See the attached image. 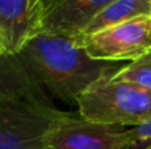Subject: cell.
<instances>
[{"instance_id":"obj_1","label":"cell","mask_w":151,"mask_h":149,"mask_svg":"<svg viewBox=\"0 0 151 149\" xmlns=\"http://www.w3.org/2000/svg\"><path fill=\"white\" fill-rule=\"evenodd\" d=\"M25 71L52 96L64 102L77 99L98 79L115 74V62L93 60L80 38L40 32L15 54Z\"/></svg>"},{"instance_id":"obj_2","label":"cell","mask_w":151,"mask_h":149,"mask_svg":"<svg viewBox=\"0 0 151 149\" xmlns=\"http://www.w3.org/2000/svg\"><path fill=\"white\" fill-rule=\"evenodd\" d=\"M61 115L15 55H0V149H47L45 136Z\"/></svg>"},{"instance_id":"obj_3","label":"cell","mask_w":151,"mask_h":149,"mask_svg":"<svg viewBox=\"0 0 151 149\" xmlns=\"http://www.w3.org/2000/svg\"><path fill=\"white\" fill-rule=\"evenodd\" d=\"M113 75L98 79L77 99L81 118L117 127H137L151 119V90L113 81Z\"/></svg>"},{"instance_id":"obj_4","label":"cell","mask_w":151,"mask_h":149,"mask_svg":"<svg viewBox=\"0 0 151 149\" xmlns=\"http://www.w3.org/2000/svg\"><path fill=\"white\" fill-rule=\"evenodd\" d=\"M80 44L93 60L106 62L133 61L151 52V16H141L104 31L80 37Z\"/></svg>"},{"instance_id":"obj_5","label":"cell","mask_w":151,"mask_h":149,"mask_svg":"<svg viewBox=\"0 0 151 149\" xmlns=\"http://www.w3.org/2000/svg\"><path fill=\"white\" fill-rule=\"evenodd\" d=\"M47 149H134L127 129L64 112L45 136Z\"/></svg>"},{"instance_id":"obj_6","label":"cell","mask_w":151,"mask_h":149,"mask_svg":"<svg viewBox=\"0 0 151 149\" xmlns=\"http://www.w3.org/2000/svg\"><path fill=\"white\" fill-rule=\"evenodd\" d=\"M41 0H0V55H15L42 29Z\"/></svg>"},{"instance_id":"obj_7","label":"cell","mask_w":151,"mask_h":149,"mask_svg":"<svg viewBox=\"0 0 151 149\" xmlns=\"http://www.w3.org/2000/svg\"><path fill=\"white\" fill-rule=\"evenodd\" d=\"M111 1L114 0H56L44 15L41 32L80 38Z\"/></svg>"},{"instance_id":"obj_8","label":"cell","mask_w":151,"mask_h":149,"mask_svg":"<svg viewBox=\"0 0 151 149\" xmlns=\"http://www.w3.org/2000/svg\"><path fill=\"white\" fill-rule=\"evenodd\" d=\"M141 16H151V0H114L89 24L82 36L104 31Z\"/></svg>"},{"instance_id":"obj_9","label":"cell","mask_w":151,"mask_h":149,"mask_svg":"<svg viewBox=\"0 0 151 149\" xmlns=\"http://www.w3.org/2000/svg\"><path fill=\"white\" fill-rule=\"evenodd\" d=\"M111 79L129 82L143 89L151 90V52L121 67L111 77Z\"/></svg>"},{"instance_id":"obj_10","label":"cell","mask_w":151,"mask_h":149,"mask_svg":"<svg viewBox=\"0 0 151 149\" xmlns=\"http://www.w3.org/2000/svg\"><path fill=\"white\" fill-rule=\"evenodd\" d=\"M127 133L135 148L139 144H142V143L150 141L151 140V119L143 121L142 124H139L137 127H131L130 129H127Z\"/></svg>"},{"instance_id":"obj_11","label":"cell","mask_w":151,"mask_h":149,"mask_svg":"<svg viewBox=\"0 0 151 149\" xmlns=\"http://www.w3.org/2000/svg\"><path fill=\"white\" fill-rule=\"evenodd\" d=\"M56 3V0H41V4H42V8H44V12L47 13V11L52 7L53 4Z\"/></svg>"},{"instance_id":"obj_12","label":"cell","mask_w":151,"mask_h":149,"mask_svg":"<svg viewBox=\"0 0 151 149\" xmlns=\"http://www.w3.org/2000/svg\"><path fill=\"white\" fill-rule=\"evenodd\" d=\"M139 149H151V145H149V147H146V148H139Z\"/></svg>"}]
</instances>
